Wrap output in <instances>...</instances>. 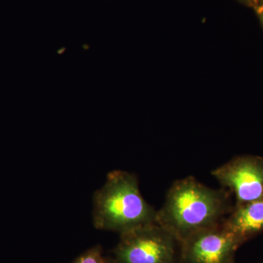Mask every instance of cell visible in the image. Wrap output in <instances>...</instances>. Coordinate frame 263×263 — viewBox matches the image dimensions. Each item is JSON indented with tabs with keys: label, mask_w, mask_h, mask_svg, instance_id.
<instances>
[{
	"label": "cell",
	"mask_w": 263,
	"mask_h": 263,
	"mask_svg": "<svg viewBox=\"0 0 263 263\" xmlns=\"http://www.w3.org/2000/svg\"><path fill=\"white\" fill-rule=\"evenodd\" d=\"M233 207L228 190H214L189 176L173 183L157 211L156 223L181 243L200 230L220 224Z\"/></svg>",
	"instance_id": "obj_1"
},
{
	"label": "cell",
	"mask_w": 263,
	"mask_h": 263,
	"mask_svg": "<svg viewBox=\"0 0 263 263\" xmlns=\"http://www.w3.org/2000/svg\"><path fill=\"white\" fill-rule=\"evenodd\" d=\"M92 216L97 229L122 234L156 222L157 210L142 196L136 175L117 170L95 192Z\"/></svg>",
	"instance_id": "obj_2"
},
{
	"label": "cell",
	"mask_w": 263,
	"mask_h": 263,
	"mask_svg": "<svg viewBox=\"0 0 263 263\" xmlns=\"http://www.w3.org/2000/svg\"><path fill=\"white\" fill-rule=\"evenodd\" d=\"M114 254L118 263H180L181 243L154 222L120 234Z\"/></svg>",
	"instance_id": "obj_3"
},
{
	"label": "cell",
	"mask_w": 263,
	"mask_h": 263,
	"mask_svg": "<svg viewBox=\"0 0 263 263\" xmlns=\"http://www.w3.org/2000/svg\"><path fill=\"white\" fill-rule=\"evenodd\" d=\"M222 222L182 240L180 263H235V253L243 242Z\"/></svg>",
	"instance_id": "obj_4"
},
{
	"label": "cell",
	"mask_w": 263,
	"mask_h": 263,
	"mask_svg": "<svg viewBox=\"0 0 263 263\" xmlns=\"http://www.w3.org/2000/svg\"><path fill=\"white\" fill-rule=\"evenodd\" d=\"M221 186L235 195L236 205L263 199V158L238 156L213 170Z\"/></svg>",
	"instance_id": "obj_5"
},
{
	"label": "cell",
	"mask_w": 263,
	"mask_h": 263,
	"mask_svg": "<svg viewBox=\"0 0 263 263\" xmlns=\"http://www.w3.org/2000/svg\"><path fill=\"white\" fill-rule=\"evenodd\" d=\"M222 223L245 243L263 231V199L235 205Z\"/></svg>",
	"instance_id": "obj_6"
},
{
	"label": "cell",
	"mask_w": 263,
	"mask_h": 263,
	"mask_svg": "<svg viewBox=\"0 0 263 263\" xmlns=\"http://www.w3.org/2000/svg\"><path fill=\"white\" fill-rule=\"evenodd\" d=\"M106 257H104L100 246L91 247L77 257L72 263H105Z\"/></svg>",
	"instance_id": "obj_7"
},
{
	"label": "cell",
	"mask_w": 263,
	"mask_h": 263,
	"mask_svg": "<svg viewBox=\"0 0 263 263\" xmlns=\"http://www.w3.org/2000/svg\"><path fill=\"white\" fill-rule=\"evenodd\" d=\"M239 1L246 5L254 7L255 8L262 0H239Z\"/></svg>",
	"instance_id": "obj_8"
},
{
	"label": "cell",
	"mask_w": 263,
	"mask_h": 263,
	"mask_svg": "<svg viewBox=\"0 0 263 263\" xmlns=\"http://www.w3.org/2000/svg\"><path fill=\"white\" fill-rule=\"evenodd\" d=\"M257 11V14H258L259 19H260L261 23H262L263 26V7L258 6L257 8H254Z\"/></svg>",
	"instance_id": "obj_9"
},
{
	"label": "cell",
	"mask_w": 263,
	"mask_h": 263,
	"mask_svg": "<svg viewBox=\"0 0 263 263\" xmlns=\"http://www.w3.org/2000/svg\"><path fill=\"white\" fill-rule=\"evenodd\" d=\"M105 263H118L117 261L115 260L114 258H109V257H106V260H105Z\"/></svg>",
	"instance_id": "obj_10"
},
{
	"label": "cell",
	"mask_w": 263,
	"mask_h": 263,
	"mask_svg": "<svg viewBox=\"0 0 263 263\" xmlns=\"http://www.w3.org/2000/svg\"><path fill=\"white\" fill-rule=\"evenodd\" d=\"M258 6H262L263 7V0L262 2H261L260 3H259V4L258 5H257V7H258ZM257 7H256V8H257Z\"/></svg>",
	"instance_id": "obj_11"
}]
</instances>
